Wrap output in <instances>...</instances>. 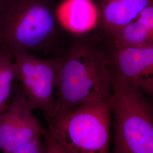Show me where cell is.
Segmentation results:
<instances>
[{
    "label": "cell",
    "mask_w": 153,
    "mask_h": 153,
    "mask_svg": "<svg viewBox=\"0 0 153 153\" xmlns=\"http://www.w3.org/2000/svg\"><path fill=\"white\" fill-rule=\"evenodd\" d=\"M57 16L62 28L76 36L99 26L98 13L92 0H66L57 6Z\"/></svg>",
    "instance_id": "obj_9"
},
{
    "label": "cell",
    "mask_w": 153,
    "mask_h": 153,
    "mask_svg": "<svg viewBox=\"0 0 153 153\" xmlns=\"http://www.w3.org/2000/svg\"><path fill=\"white\" fill-rule=\"evenodd\" d=\"M10 99L8 108L0 114V151L4 153L41 136L43 131L21 85H14Z\"/></svg>",
    "instance_id": "obj_6"
},
{
    "label": "cell",
    "mask_w": 153,
    "mask_h": 153,
    "mask_svg": "<svg viewBox=\"0 0 153 153\" xmlns=\"http://www.w3.org/2000/svg\"><path fill=\"white\" fill-rule=\"evenodd\" d=\"M110 70L145 94L153 95V45L108 47Z\"/></svg>",
    "instance_id": "obj_7"
},
{
    "label": "cell",
    "mask_w": 153,
    "mask_h": 153,
    "mask_svg": "<svg viewBox=\"0 0 153 153\" xmlns=\"http://www.w3.org/2000/svg\"><path fill=\"white\" fill-rule=\"evenodd\" d=\"M111 73L113 153H153L152 104L145 93Z\"/></svg>",
    "instance_id": "obj_3"
},
{
    "label": "cell",
    "mask_w": 153,
    "mask_h": 153,
    "mask_svg": "<svg viewBox=\"0 0 153 153\" xmlns=\"http://www.w3.org/2000/svg\"><path fill=\"white\" fill-rule=\"evenodd\" d=\"M57 6L55 0H5L0 12V53L59 54L64 29Z\"/></svg>",
    "instance_id": "obj_2"
},
{
    "label": "cell",
    "mask_w": 153,
    "mask_h": 153,
    "mask_svg": "<svg viewBox=\"0 0 153 153\" xmlns=\"http://www.w3.org/2000/svg\"><path fill=\"white\" fill-rule=\"evenodd\" d=\"M7 153H46V150L40 136Z\"/></svg>",
    "instance_id": "obj_12"
},
{
    "label": "cell",
    "mask_w": 153,
    "mask_h": 153,
    "mask_svg": "<svg viewBox=\"0 0 153 153\" xmlns=\"http://www.w3.org/2000/svg\"><path fill=\"white\" fill-rule=\"evenodd\" d=\"M42 135L44 138L46 153H66L51 136L47 130H43Z\"/></svg>",
    "instance_id": "obj_13"
},
{
    "label": "cell",
    "mask_w": 153,
    "mask_h": 153,
    "mask_svg": "<svg viewBox=\"0 0 153 153\" xmlns=\"http://www.w3.org/2000/svg\"><path fill=\"white\" fill-rule=\"evenodd\" d=\"M4 2H5V0H0V12L2 9V7L4 6Z\"/></svg>",
    "instance_id": "obj_14"
},
{
    "label": "cell",
    "mask_w": 153,
    "mask_h": 153,
    "mask_svg": "<svg viewBox=\"0 0 153 153\" xmlns=\"http://www.w3.org/2000/svg\"><path fill=\"white\" fill-rule=\"evenodd\" d=\"M108 47H142L153 45V5L107 40Z\"/></svg>",
    "instance_id": "obj_10"
},
{
    "label": "cell",
    "mask_w": 153,
    "mask_h": 153,
    "mask_svg": "<svg viewBox=\"0 0 153 153\" xmlns=\"http://www.w3.org/2000/svg\"><path fill=\"white\" fill-rule=\"evenodd\" d=\"M98 13L99 27L106 40L112 38L153 0H92Z\"/></svg>",
    "instance_id": "obj_8"
},
{
    "label": "cell",
    "mask_w": 153,
    "mask_h": 153,
    "mask_svg": "<svg viewBox=\"0 0 153 153\" xmlns=\"http://www.w3.org/2000/svg\"><path fill=\"white\" fill-rule=\"evenodd\" d=\"M16 79L28 103L49 120L55 115V95L60 56L43 59L27 51L13 53Z\"/></svg>",
    "instance_id": "obj_5"
},
{
    "label": "cell",
    "mask_w": 153,
    "mask_h": 153,
    "mask_svg": "<svg viewBox=\"0 0 153 153\" xmlns=\"http://www.w3.org/2000/svg\"><path fill=\"white\" fill-rule=\"evenodd\" d=\"M109 100L81 104L55 115L46 129L66 153H109Z\"/></svg>",
    "instance_id": "obj_4"
},
{
    "label": "cell",
    "mask_w": 153,
    "mask_h": 153,
    "mask_svg": "<svg viewBox=\"0 0 153 153\" xmlns=\"http://www.w3.org/2000/svg\"><path fill=\"white\" fill-rule=\"evenodd\" d=\"M16 79V71L11 53H0V114L9 107L8 101L11 98Z\"/></svg>",
    "instance_id": "obj_11"
},
{
    "label": "cell",
    "mask_w": 153,
    "mask_h": 153,
    "mask_svg": "<svg viewBox=\"0 0 153 153\" xmlns=\"http://www.w3.org/2000/svg\"><path fill=\"white\" fill-rule=\"evenodd\" d=\"M60 59L55 115L85 103L109 100L111 73L107 51L91 39L76 36Z\"/></svg>",
    "instance_id": "obj_1"
}]
</instances>
